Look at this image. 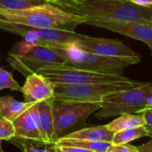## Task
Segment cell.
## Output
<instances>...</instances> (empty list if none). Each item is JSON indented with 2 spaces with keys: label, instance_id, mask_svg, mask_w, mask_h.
I'll return each mask as SVG.
<instances>
[{
  "label": "cell",
  "instance_id": "obj_1",
  "mask_svg": "<svg viewBox=\"0 0 152 152\" xmlns=\"http://www.w3.org/2000/svg\"><path fill=\"white\" fill-rule=\"evenodd\" d=\"M87 18L69 12L53 4L46 3L21 10L0 8V22L33 28H61L75 30V27L86 24Z\"/></svg>",
  "mask_w": 152,
  "mask_h": 152
},
{
  "label": "cell",
  "instance_id": "obj_2",
  "mask_svg": "<svg viewBox=\"0 0 152 152\" xmlns=\"http://www.w3.org/2000/svg\"><path fill=\"white\" fill-rule=\"evenodd\" d=\"M68 12L87 19L152 24V7H142L129 0H74Z\"/></svg>",
  "mask_w": 152,
  "mask_h": 152
},
{
  "label": "cell",
  "instance_id": "obj_3",
  "mask_svg": "<svg viewBox=\"0 0 152 152\" xmlns=\"http://www.w3.org/2000/svg\"><path fill=\"white\" fill-rule=\"evenodd\" d=\"M55 50L66 61V66L94 72L122 75L124 69L141 61V57H109L93 53L75 44H51L45 45Z\"/></svg>",
  "mask_w": 152,
  "mask_h": 152
},
{
  "label": "cell",
  "instance_id": "obj_4",
  "mask_svg": "<svg viewBox=\"0 0 152 152\" xmlns=\"http://www.w3.org/2000/svg\"><path fill=\"white\" fill-rule=\"evenodd\" d=\"M146 82L134 80L120 82H102L89 84H74L54 86V101L76 102H99L110 94L135 88Z\"/></svg>",
  "mask_w": 152,
  "mask_h": 152
},
{
  "label": "cell",
  "instance_id": "obj_5",
  "mask_svg": "<svg viewBox=\"0 0 152 152\" xmlns=\"http://www.w3.org/2000/svg\"><path fill=\"white\" fill-rule=\"evenodd\" d=\"M152 97V82L105 96L102 108L96 112L98 119L118 117L123 114H140L149 108Z\"/></svg>",
  "mask_w": 152,
  "mask_h": 152
},
{
  "label": "cell",
  "instance_id": "obj_6",
  "mask_svg": "<svg viewBox=\"0 0 152 152\" xmlns=\"http://www.w3.org/2000/svg\"><path fill=\"white\" fill-rule=\"evenodd\" d=\"M8 61L26 77L43 68L66 64L65 59L53 48L32 45L24 40L18 43L9 53Z\"/></svg>",
  "mask_w": 152,
  "mask_h": 152
},
{
  "label": "cell",
  "instance_id": "obj_7",
  "mask_svg": "<svg viewBox=\"0 0 152 152\" xmlns=\"http://www.w3.org/2000/svg\"><path fill=\"white\" fill-rule=\"evenodd\" d=\"M102 108L99 102H53V114L54 119V131L59 140L71 133L85 128L86 121L91 114Z\"/></svg>",
  "mask_w": 152,
  "mask_h": 152
},
{
  "label": "cell",
  "instance_id": "obj_8",
  "mask_svg": "<svg viewBox=\"0 0 152 152\" xmlns=\"http://www.w3.org/2000/svg\"><path fill=\"white\" fill-rule=\"evenodd\" d=\"M37 73L45 77L53 85H74L102 82H120L131 80L123 75L94 72L72 68L66 65L45 67L39 69Z\"/></svg>",
  "mask_w": 152,
  "mask_h": 152
},
{
  "label": "cell",
  "instance_id": "obj_9",
  "mask_svg": "<svg viewBox=\"0 0 152 152\" xmlns=\"http://www.w3.org/2000/svg\"><path fill=\"white\" fill-rule=\"evenodd\" d=\"M86 24L105 28L134 39L139 40L152 48V24L137 21H116L87 19Z\"/></svg>",
  "mask_w": 152,
  "mask_h": 152
},
{
  "label": "cell",
  "instance_id": "obj_10",
  "mask_svg": "<svg viewBox=\"0 0 152 152\" xmlns=\"http://www.w3.org/2000/svg\"><path fill=\"white\" fill-rule=\"evenodd\" d=\"M79 48L96 53L102 56L109 57H135L139 56L129 46L116 39L92 37L85 36L83 39L77 43H73Z\"/></svg>",
  "mask_w": 152,
  "mask_h": 152
},
{
  "label": "cell",
  "instance_id": "obj_11",
  "mask_svg": "<svg viewBox=\"0 0 152 152\" xmlns=\"http://www.w3.org/2000/svg\"><path fill=\"white\" fill-rule=\"evenodd\" d=\"M14 126V138L44 142L39 128V114L37 104H30L27 111L12 121Z\"/></svg>",
  "mask_w": 152,
  "mask_h": 152
},
{
  "label": "cell",
  "instance_id": "obj_12",
  "mask_svg": "<svg viewBox=\"0 0 152 152\" xmlns=\"http://www.w3.org/2000/svg\"><path fill=\"white\" fill-rule=\"evenodd\" d=\"M20 92L25 102L37 104L53 98L54 86L38 73H33L26 77Z\"/></svg>",
  "mask_w": 152,
  "mask_h": 152
},
{
  "label": "cell",
  "instance_id": "obj_13",
  "mask_svg": "<svg viewBox=\"0 0 152 152\" xmlns=\"http://www.w3.org/2000/svg\"><path fill=\"white\" fill-rule=\"evenodd\" d=\"M37 36V45L51 44H73L77 43L86 35L77 33L75 30L61 28H34Z\"/></svg>",
  "mask_w": 152,
  "mask_h": 152
},
{
  "label": "cell",
  "instance_id": "obj_14",
  "mask_svg": "<svg viewBox=\"0 0 152 152\" xmlns=\"http://www.w3.org/2000/svg\"><path fill=\"white\" fill-rule=\"evenodd\" d=\"M53 98L40 103H37L39 114V128L46 144H55L57 139L54 131V119L53 114Z\"/></svg>",
  "mask_w": 152,
  "mask_h": 152
},
{
  "label": "cell",
  "instance_id": "obj_15",
  "mask_svg": "<svg viewBox=\"0 0 152 152\" xmlns=\"http://www.w3.org/2000/svg\"><path fill=\"white\" fill-rule=\"evenodd\" d=\"M114 133L110 131L105 126H98L87 128H82L78 131L71 133L64 137L70 139L86 140L98 142H111L113 140Z\"/></svg>",
  "mask_w": 152,
  "mask_h": 152
},
{
  "label": "cell",
  "instance_id": "obj_16",
  "mask_svg": "<svg viewBox=\"0 0 152 152\" xmlns=\"http://www.w3.org/2000/svg\"><path fill=\"white\" fill-rule=\"evenodd\" d=\"M30 104L32 103L19 102L12 96L0 97V115L12 122L14 119L27 111Z\"/></svg>",
  "mask_w": 152,
  "mask_h": 152
},
{
  "label": "cell",
  "instance_id": "obj_17",
  "mask_svg": "<svg viewBox=\"0 0 152 152\" xmlns=\"http://www.w3.org/2000/svg\"><path fill=\"white\" fill-rule=\"evenodd\" d=\"M145 120L140 114H123L106 125V127L113 132H120L130 128L144 126Z\"/></svg>",
  "mask_w": 152,
  "mask_h": 152
},
{
  "label": "cell",
  "instance_id": "obj_18",
  "mask_svg": "<svg viewBox=\"0 0 152 152\" xmlns=\"http://www.w3.org/2000/svg\"><path fill=\"white\" fill-rule=\"evenodd\" d=\"M111 142H91L86 140H78V139H70L62 137L56 141V146H69V147H77L81 148L94 152H106L108 149L111 146Z\"/></svg>",
  "mask_w": 152,
  "mask_h": 152
},
{
  "label": "cell",
  "instance_id": "obj_19",
  "mask_svg": "<svg viewBox=\"0 0 152 152\" xmlns=\"http://www.w3.org/2000/svg\"><path fill=\"white\" fill-rule=\"evenodd\" d=\"M148 136V131L145 126H139L134 128L126 129L124 131L114 133L112 144L120 145V144H128L129 142Z\"/></svg>",
  "mask_w": 152,
  "mask_h": 152
},
{
  "label": "cell",
  "instance_id": "obj_20",
  "mask_svg": "<svg viewBox=\"0 0 152 152\" xmlns=\"http://www.w3.org/2000/svg\"><path fill=\"white\" fill-rule=\"evenodd\" d=\"M13 142L22 152H55V144L20 139H13Z\"/></svg>",
  "mask_w": 152,
  "mask_h": 152
},
{
  "label": "cell",
  "instance_id": "obj_21",
  "mask_svg": "<svg viewBox=\"0 0 152 152\" xmlns=\"http://www.w3.org/2000/svg\"><path fill=\"white\" fill-rule=\"evenodd\" d=\"M46 3L45 0H0V8L6 10H21Z\"/></svg>",
  "mask_w": 152,
  "mask_h": 152
},
{
  "label": "cell",
  "instance_id": "obj_22",
  "mask_svg": "<svg viewBox=\"0 0 152 152\" xmlns=\"http://www.w3.org/2000/svg\"><path fill=\"white\" fill-rule=\"evenodd\" d=\"M4 89L20 92L21 86H20L18 82L13 78L11 72L0 68V91Z\"/></svg>",
  "mask_w": 152,
  "mask_h": 152
},
{
  "label": "cell",
  "instance_id": "obj_23",
  "mask_svg": "<svg viewBox=\"0 0 152 152\" xmlns=\"http://www.w3.org/2000/svg\"><path fill=\"white\" fill-rule=\"evenodd\" d=\"M14 126L12 121L0 115V141H10L14 138Z\"/></svg>",
  "mask_w": 152,
  "mask_h": 152
},
{
  "label": "cell",
  "instance_id": "obj_24",
  "mask_svg": "<svg viewBox=\"0 0 152 152\" xmlns=\"http://www.w3.org/2000/svg\"><path fill=\"white\" fill-rule=\"evenodd\" d=\"M106 152H139L138 148L130 144H111Z\"/></svg>",
  "mask_w": 152,
  "mask_h": 152
},
{
  "label": "cell",
  "instance_id": "obj_25",
  "mask_svg": "<svg viewBox=\"0 0 152 152\" xmlns=\"http://www.w3.org/2000/svg\"><path fill=\"white\" fill-rule=\"evenodd\" d=\"M145 120V127L148 131V136L152 138V108L145 110L140 113Z\"/></svg>",
  "mask_w": 152,
  "mask_h": 152
},
{
  "label": "cell",
  "instance_id": "obj_26",
  "mask_svg": "<svg viewBox=\"0 0 152 152\" xmlns=\"http://www.w3.org/2000/svg\"><path fill=\"white\" fill-rule=\"evenodd\" d=\"M45 1L56 6H59L65 11H68V9L70 8L74 4V0H45Z\"/></svg>",
  "mask_w": 152,
  "mask_h": 152
},
{
  "label": "cell",
  "instance_id": "obj_27",
  "mask_svg": "<svg viewBox=\"0 0 152 152\" xmlns=\"http://www.w3.org/2000/svg\"><path fill=\"white\" fill-rule=\"evenodd\" d=\"M59 147L63 152H94L92 151L77 148V147H69V146H57Z\"/></svg>",
  "mask_w": 152,
  "mask_h": 152
},
{
  "label": "cell",
  "instance_id": "obj_28",
  "mask_svg": "<svg viewBox=\"0 0 152 152\" xmlns=\"http://www.w3.org/2000/svg\"><path fill=\"white\" fill-rule=\"evenodd\" d=\"M129 1L142 7H152V0H129Z\"/></svg>",
  "mask_w": 152,
  "mask_h": 152
},
{
  "label": "cell",
  "instance_id": "obj_29",
  "mask_svg": "<svg viewBox=\"0 0 152 152\" xmlns=\"http://www.w3.org/2000/svg\"><path fill=\"white\" fill-rule=\"evenodd\" d=\"M137 148H138L139 152H152V138L148 142L143 143Z\"/></svg>",
  "mask_w": 152,
  "mask_h": 152
},
{
  "label": "cell",
  "instance_id": "obj_30",
  "mask_svg": "<svg viewBox=\"0 0 152 152\" xmlns=\"http://www.w3.org/2000/svg\"><path fill=\"white\" fill-rule=\"evenodd\" d=\"M55 152H63L59 147H57L56 145H55Z\"/></svg>",
  "mask_w": 152,
  "mask_h": 152
},
{
  "label": "cell",
  "instance_id": "obj_31",
  "mask_svg": "<svg viewBox=\"0 0 152 152\" xmlns=\"http://www.w3.org/2000/svg\"><path fill=\"white\" fill-rule=\"evenodd\" d=\"M0 152H4L3 150V147H2V141H0Z\"/></svg>",
  "mask_w": 152,
  "mask_h": 152
},
{
  "label": "cell",
  "instance_id": "obj_32",
  "mask_svg": "<svg viewBox=\"0 0 152 152\" xmlns=\"http://www.w3.org/2000/svg\"><path fill=\"white\" fill-rule=\"evenodd\" d=\"M151 54H152V48H151Z\"/></svg>",
  "mask_w": 152,
  "mask_h": 152
}]
</instances>
